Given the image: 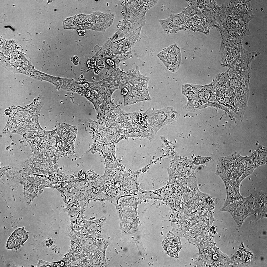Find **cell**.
<instances>
[{
    "label": "cell",
    "instance_id": "1",
    "mask_svg": "<svg viewBox=\"0 0 267 267\" xmlns=\"http://www.w3.org/2000/svg\"><path fill=\"white\" fill-rule=\"evenodd\" d=\"M125 11L122 24L113 35L115 39L124 37L140 27L145 23L146 14L134 2V0H125Z\"/></svg>",
    "mask_w": 267,
    "mask_h": 267
},
{
    "label": "cell",
    "instance_id": "2",
    "mask_svg": "<svg viewBox=\"0 0 267 267\" xmlns=\"http://www.w3.org/2000/svg\"><path fill=\"white\" fill-rule=\"evenodd\" d=\"M176 112L172 107L153 110L151 108L142 114V121L148 129L156 134L165 125L177 120Z\"/></svg>",
    "mask_w": 267,
    "mask_h": 267
},
{
    "label": "cell",
    "instance_id": "3",
    "mask_svg": "<svg viewBox=\"0 0 267 267\" xmlns=\"http://www.w3.org/2000/svg\"><path fill=\"white\" fill-rule=\"evenodd\" d=\"M146 166L138 170H131L123 172V175L119 178L118 183L122 196L135 195L142 192L143 190L139 187L138 181L140 175L147 170Z\"/></svg>",
    "mask_w": 267,
    "mask_h": 267
},
{
    "label": "cell",
    "instance_id": "4",
    "mask_svg": "<svg viewBox=\"0 0 267 267\" xmlns=\"http://www.w3.org/2000/svg\"><path fill=\"white\" fill-rule=\"evenodd\" d=\"M111 75L116 82L121 90L129 85L148 82L149 78L142 75L139 68L136 66L135 69L125 72L118 67H115L112 69Z\"/></svg>",
    "mask_w": 267,
    "mask_h": 267
},
{
    "label": "cell",
    "instance_id": "5",
    "mask_svg": "<svg viewBox=\"0 0 267 267\" xmlns=\"http://www.w3.org/2000/svg\"><path fill=\"white\" fill-rule=\"evenodd\" d=\"M157 56L167 68L172 72H176L181 66L180 49L176 43L164 48Z\"/></svg>",
    "mask_w": 267,
    "mask_h": 267
},
{
    "label": "cell",
    "instance_id": "6",
    "mask_svg": "<svg viewBox=\"0 0 267 267\" xmlns=\"http://www.w3.org/2000/svg\"><path fill=\"white\" fill-rule=\"evenodd\" d=\"M148 83H139L127 86L128 92L123 96L124 106L151 100L152 99L148 90Z\"/></svg>",
    "mask_w": 267,
    "mask_h": 267
},
{
    "label": "cell",
    "instance_id": "7",
    "mask_svg": "<svg viewBox=\"0 0 267 267\" xmlns=\"http://www.w3.org/2000/svg\"><path fill=\"white\" fill-rule=\"evenodd\" d=\"M189 18L181 12L171 14L168 18L159 19L158 22L165 33L173 34L182 30L183 26Z\"/></svg>",
    "mask_w": 267,
    "mask_h": 267
},
{
    "label": "cell",
    "instance_id": "8",
    "mask_svg": "<svg viewBox=\"0 0 267 267\" xmlns=\"http://www.w3.org/2000/svg\"><path fill=\"white\" fill-rule=\"evenodd\" d=\"M254 198L251 194L247 197H242L222 208V211H228L235 214H247L254 211Z\"/></svg>",
    "mask_w": 267,
    "mask_h": 267
},
{
    "label": "cell",
    "instance_id": "9",
    "mask_svg": "<svg viewBox=\"0 0 267 267\" xmlns=\"http://www.w3.org/2000/svg\"><path fill=\"white\" fill-rule=\"evenodd\" d=\"M92 29L105 32L112 24L115 16L114 13H104L97 11L90 15Z\"/></svg>",
    "mask_w": 267,
    "mask_h": 267
},
{
    "label": "cell",
    "instance_id": "10",
    "mask_svg": "<svg viewBox=\"0 0 267 267\" xmlns=\"http://www.w3.org/2000/svg\"><path fill=\"white\" fill-rule=\"evenodd\" d=\"M97 93L105 103L110 104L112 102V95L118 86L111 75L99 82Z\"/></svg>",
    "mask_w": 267,
    "mask_h": 267
},
{
    "label": "cell",
    "instance_id": "11",
    "mask_svg": "<svg viewBox=\"0 0 267 267\" xmlns=\"http://www.w3.org/2000/svg\"><path fill=\"white\" fill-rule=\"evenodd\" d=\"M211 27L207 19L203 15L189 18L183 26L182 30H188L197 31L207 35Z\"/></svg>",
    "mask_w": 267,
    "mask_h": 267
},
{
    "label": "cell",
    "instance_id": "12",
    "mask_svg": "<svg viewBox=\"0 0 267 267\" xmlns=\"http://www.w3.org/2000/svg\"><path fill=\"white\" fill-rule=\"evenodd\" d=\"M71 193L77 199L83 214L85 208L91 200H95L94 197L91 189L86 185L77 184L73 186Z\"/></svg>",
    "mask_w": 267,
    "mask_h": 267
},
{
    "label": "cell",
    "instance_id": "13",
    "mask_svg": "<svg viewBox=\"0 0 267 267\" xmlns=\"http://www.w3.org/2000/svg\"><path fill=\"white\" fill-rule=\"evenodd\" d=\"M147 199L146 191L143 190L141 192L135 195L121 197L118 200L115 206L117 213L125 207H131L137 209L139 203Z\"/></svg>",
    "mask_w": 267,
    "mask_h": 267
},
{
    "label": "cell",
    "instance_id": "14",
    "mask_svg": "<svg viewBox=\"0 0 267 267\" xmlns=\"http://www.w3.org/2000/svg\"><path fill=\"white\" fill-rule=\"evenodd\" d=\"M254 198L253 207L256 212L264 213L267 211V191L258 189L251 194Z\"/></svg>",
    "mask_w": 267,
    "mask_h": 267
},
{
    "label": "cell",
    "instance_id": "15",
    "mask_svg": "<svg viewBox=\"0 0 267 267\" xmlns=\"http://www.w3.org/2000/svg\"><path fill=\"white\" fill-rule=\"evenodd\" d=\"M27 232L21 228H18L10 236L6 244V247L9 249L17 247L22 244L27 239Z\"/></svg>",
    "mask_w": 267,
    "mask_h": 267
},
{
    "label": "cell",
    "instance_id": "16",
    "mask_svg": "<svg viewBox=\"0 0 267 267\" xmlns=\"http://www.w3.org/2000/svg\"><path fill=\"white\" fill-rule=\"evenodd\" d=\"M197 85L185 84L182 86V92L187 98L188 102L186 106L193 108L197 98Z\"/></svg>",
    "mask_w": 267,
    "mask_h": 267
},
{
    "label": "cell",
    "instance_id": "17",
    "mask_svg": "<svg viewBox=\"0 0 267 267\" xmlns=\"http://www.w3.org/2000/svg\"><path fill=\"white\" fill-rule=\"evenodd\" d=\"M164 249L167 254L171 256H176L180 251L181 245L177 239L174 238H168L163 243Z\"/></svg>",
    "mask_w": 267,
    "mask_h": 267
},
{
    "label": "cell",
    "instance_id": "18",
    "mask_svg": "<svg viewBox=\"0 0 267 267\" xmlns=\"http://www.w3.org/2000/svg\"><path fill=\"white\" fill-rule=\"evenodd\" d=\"M203 15L207 19L211 26L215 27L220 30L222 27L220 17L214 10L208 8L202 9Z\"/></svg>",
    "mask_w": 267,
    "mask_h": 267
},
{
    "label": "cell",
    "instance_id": "19",
    "mask_svg": "<svg viewBox=\"0 0 267 267\" xmlns=\"http://www.w3.org/2000/svg\"><path fill=\"white\" fill-rule=\"evenodd\" d=\"M186 1L190 5L200 9L208 8L212 9L217 12L219 8L214 0H188Z\"/></svg>",
    "mask_w": 267,
    "mask_h": 267
},
{
    "label": "cell",
    "instance_id": "20",
    "mask_svg": "<svg viewBox=\"0 0 267 267\" xmlns=\"http://www.w3.org/2000/svg\"><path fill=\"white\" fill-rule=\"evenodd\" d=\"M185 15L190 18L195 16L203 15L199 9L191 5L184 9L181 12Z\"/></svg>",
    "mask_w": 267,
    "mask_h": 267
},
{
    "label": "cell",
    "instance_id": "21",
    "mask_svg": "<svg viewBox=\"0 0 267 267\" xmlns=\"http://www.w3.org/2000/svg\"><path fill=\"white\" fill-rule=\"evenodd\" d=\"M210 157L198 156L194 159V163L196 164H200L209 161L211 159Z\"/></svg>",
    "mask_w": 267,
    "mask_h": 267
},
{
    "label": "cell",
    "instance_id": "22",
    "mask_svg": "<svg viewBox=\"0 0 267 267\" xmlns=\"http://www.w3.org/2000/svg\"><path fill=\"white\" fill-rule=\"evenodd\" d=\"M87 64L88 67L91 68H94L96 65V62L93 58L89 59L87 61Z\"/></svg>",
    "mask_w": 267,
    "mask_h": 267
},
{
    "label": "cell",
    "instance_id": "23",
    "mask_svg": "<svg viewBox=\"0 0 267 267\" xmlns=\"http://www.w3.org/2000/svg\"><path fill=\"white\" fill-rule=\"evenodd\" d=\"M105 62L107 64L111 67H115V63L114 61L112 60L109 58L106 59H105Z\"/></svg>",
    "mask_w": 267,
    "mask_h": 267
},
{
    "label": "cell",
    "instance_id": "24",
    "mask_svg": "<svg viewBox=\"0 0 267 267\" xmlns=\"http://www.w3.org/2000/svg\"><path fill=\"white\" fill-rule=\"evenodd\" d=\"M72 61L75 65H77L78 64L79 62V58L77 56H74L72 58Z\"/></svg>",
    "mask_w": 267,
    "mask_h": 267
},
{
    "label": "cell",
    "instance_id": "25",
    "mask_svg": "<svg viewBox=\"0 0 267 267\" xmlns=\"http://www.w3.org/2000/svg\"><path fill=\"white\" fill-rule=\"evenodd\" d=\"M128 90L127 87L122 89L121 90V94L124 96L126 95L127 93Z\"/></svg>",
    "mask_w": 267,
    "mask_h": 267
},
{
    "label": "cell",
    "instance_id": "26",
    "mask_svg": "<svg viewBox=\"0 0 267 267\" xmlns=\"http://www.w3.org/2000/svg\"><path fill=\"white\" fill-rule=\"evenodd\" d=\"M81 86L83 89L86 90L89 87V85L88 83H85L82 84Z\"/></svg>",
    "mask_w": 267,
    "mask_h": 267
},
{
    "label": "cell",
    "instance_id": "27",
    "mask_svg": "<svg viewBox=\"0 0 267 267\" xmlns=\"http://www.w3.org/2000/svg\"><path fill=\"white\" fill-rule=\"evenodd\" d=\"M85 94L87 97H89L91 95V93L90 91L87 90Z\"/></svg>",
    "mask_w": 267,
    "mask_h": 267
},
{
    "label": "cell",
    "instance_id": "28",
    "mask_svg": "<svg viewBox=\"0 0 267 267\" xmlns=\"http://www.w3.org/2000/svg\"><path fill=\"white\" fill-rule=\"evenodd\" d=\"M213 259L215 260H217L218 258V256L217 254H214L213 255Z\"/></svg>",
    "mask_w": 267,
    "mask_h": 267
}]
</instances>
